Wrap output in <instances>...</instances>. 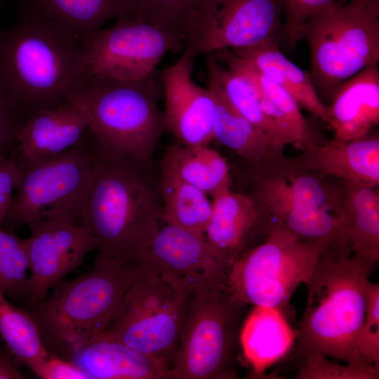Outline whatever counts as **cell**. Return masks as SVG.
<instances>
[{"label": "cell", "instance_id": "28", "mask_svg": "<svg viewBox=\"0 0 379 379\" xmlns=\"http://www.w3.org/2000/svg\"><path fill=\"white\" fill-rule=\"evenodd\" d=\"M160 164L211 197L232 186L226 159L208 145L187 147L175 140L166 147Z\"/></svg>", "mask_w": 379, "mask_h": 379}, {"label": "cell", "instance_id": "15", "mask_svg": "<svg viewBox=\"0 0 379 379\" xmlns=\"http://www.w3.org/2000/svg\"><path fill=\"white\" fill-rule=\"evenodd\" d=\"M25 239L29 262L30 307L41 302L57 284L77 270L100 243L83 226L60 219L34 221Z\"/></svg>", "mask_w": 379, "mask_h": 379}, {"label": "cell", "instance_id": "5", "mask_svg": "<svg viewBox=\"0 0 379 379\" xmlns=\"http://www.w3.org/2000/svg\"><path fill=\"white\" fill-rule=\"evenodd\" d=\"M154 73L130 81L86 75L73 95L86 109L93 144L113 156L152 161L165 131Z\"/></svg>", "mask_w": 379, "mask_h": 379}, {"label": "cell", "instance_id": "1", "mask_svg": "<svg viewBox=\"0 0 379 379\" xmlns=\"http://www.w3.org/2000/svg\"><path fill=\"white\" fill-rule=\"evenodd\" d=\"M16 18L13 26L0 29V91L26 121L75 93L86 76V52L73 32L53 20Z\"/></svg>", "mask_w": 379, "mask_h": 379}, {"label": "cell", "instance_id": "26", "mask_svg": "<svg viewBox=\"0 0 379 379\" xmlns=\"http://www.w3.org/2000/svg\"><path fill=\"white\" fill-rule=\"evenodd\" d=\"M295 331L279 310L255 306L244 321L239 343L257 375L282 359L293 347Z\"/></svg>", "mask_w": 379, "mask_h": 379}, {"label": "cell", "instance_id": "34", "mask_svg": "<svg viewBox=\"0 0 379 379\" xmlns=\"http://www.w3.org/2000/svg\"><path fill=\"white\" fill-rule=\"evenodd\" d=\"M315 353L307 357L299 368L298 379H378L379 366L368 365H342Z\"/></svg>", "mask_w": 379, "mask_h": 379}, {"label": "cell", "instance_id": "39", "mask_svg": "<svg viewBox=\"0 0 379 379\" xmlns=\"http://www.w3.org/2000/svg\"><path fill=\"white\" fill-rule=\"evenodd\" d=\"M43 379H91L77 364L69 359L49 355L39 375Z\"/></svg>", "mask_w": 379, "mask_h": 379}, {"label": "cell", "instance_id": "37", "mask_svg": "<svg viewBox=\"0 0 379 379\" xmlns=\"http://www.w3.org/2000/svg\"><path fill=\"white\" fill-rule=\"evenodd\" d=\"M25 122L20 111L0 91V155L14 149Z\"/></svg>", "mask_w": 379, "mask_h": 379}, {"label": "cell", "instance_id": "16", "mask_svg": "<svg viewBox=\"0 0 379 379\" xmlns=\"http://www.w3.org/2000/svg\"><path fill=\"white\" fill-rule=\"evenodd\" d=\"M192 66L182 54L161 74L165 131L187 147L208 145L213 140L214 100L208 88L193 81Z\"/></svg>", "mask_w": 379, "mask_h": 379}, {"label": "cell", "instance_id": "4", "mask_svg": "<svg viewBox=\"0 0 379 379\" xmlns=\"http://www.w3.org/2000/svg\"><path fill=\"white\" fill-rule=\"evenodd\" d=\"M140 273L135 264L98 255L88 272L57 284L29 312L47 351L67 357L89 338L105 331Z\"/></svg>", "mask_w": 379, "mask_h": 379}, {"label": "cell", "instance_id": "36", "mask_svg": "<svg viewBox=\"0 0 379 379\" xmlns=\"http://www.w3.org/2000/svg\"><path fill=\"white\" fill-rule=\"evenodd\" d=\"M337 0H281L284 15V30L292 46L303 39V29L315 13Z\"/></svg>", "mask_w": 379, "mask_h": 379}, {"label": "cell", "instance_id": "25", "mask_svg": "<svg viewBox=\"0 0 379 379\" xmlns=\"http://www.w3.org/2000/svg\"><path fill=\"white\" fill-rule=\"evenodd\" d=\"M16 13L48 18L79 40L110 19L135 18L131 0H22Z\"/></svg>", "mask_w": 379, "mask_h": 379}, {"label": "cell", "instance_id": "18", "mask_svg": "<svg viewBox=\"0 0 379 379\" xmlns=\"http://www.w3.org/2000/svg\"><path fill=\"white\" fill-rule=\"evenodd\" d=\"M378 64L369 65L338 85L326 107L324 122L333 139L350 141L364 138L379 124Z\"/></svg>", "mask_w": 379, "mask_h": 379}, {"label": "cell", "instance_id": "9", "mask_svg": "<svg viewBox=\"0 0 379 379\" xmlns=\"http://www.w3.org/2000/svg\"><path fill=\"white\" fill-rule=\"evenodd\" d=\"M310 74L317 94L331 96L342 82L379 62V13L351 3H333L313 14L303 29Z\"/></svg>", "mask_w": 379, "mask_h": 379}, {"label": "cell", "instance_id": "27", "mask_svg": "<svg viewBox=\"0 0 379 379\" xmlns=\"http://www.w3.org/2000/svg\"><path fill=\"white\" fill-rule=\"evenodd\" d=\"M229 49L237 58L285 89L300 107L324 120L326 106L317 94L310 72L289 60L279 50L277 41Z\"/></svg>", "mask_w": 379, "mask_h": 379}, {"label": "cell", "instance_id": "3", "mask_svg": "<svg viewBox=\"0 0 379 379\" xmlns=\"http://www.w3.org/2000/svg\"><path fill=\"white\" fill-rule=\"evenodd\" d=\"M375 265L340 251L321 253L305 284L306 307L295 329L301 362L319 353L347 364L367 365L359 355L357 339L365 316L366 287Z\"/></svg>", "mask_w": 379, "mask_h": 379}, {"label": "cell", "instance_id": "6", "mask_svg": "<svg viewBox=\"0 0 379 379\" xmlns=\"http://www.w3.org/2000/svg\"><path fill=\"white\" fill-rule=\"evenodd\" d=\"M90 131L84 140L55 157L19 163L12 204L1 227L8 231L39 220L81 225L93 180Z\"/></svg>", "mask_w": 379, "mask_h": 379}, {"label": "cell", "instance_id": "29", "mask_svg": "<svg viewBox=\"0 0 379 379\" xmlns=\"http://www.w3.org/2000/svg\"><path fill=\"white\" fill-rule=\"evenodd\" d=\"M162 222L205 237L211 211L208 195L160 164Z\"/></svg>", "mask_w": 379, "mask_h": 379}, {"label": "cell", "instance_id": "19", "mask_svg": "<svg viewBox=\"0 0 379 379\" xmlns=\"http://www.w3.org/2000/svg\"><path fill=\"white\" fill-rule=\"evenodd\" d=\"M91 379L170 378V366L131 349L105 331L76 347L67 357Z\"/></svg>", "mask_w": 379, "mask_h": 379}, {"label": "cell", "instance_id": "17", "mask_svg": "<svg viewBox=\"0 0 379 379\" xmlns=\"http://www.w3.org/2000/svg\"><path fill=\"white\" fill-rule=\"evenodd\" d=\"M88 132V114L72 95L62 104L29 117L11 153L19 163L44 160L79 145Z\"/></svg>", "mask_w": 379, "mask_h": 379}, {"label": "cell", "instance_id": "20", "mask_svg": "<svg viewBox=\"0 0 379 379\" xmlns=\"http://www.w3.org/2000/svg\"><path fill=\"white\" fill-rule=\"evenodd\" d=\"M293 159L302 168L364 185H379V138L368 135L350 141L333 139L326 145L311 144Z\"/></svg>", "mask_w": 379, "mask_h": 379}, {"label": "cell", "instance_id": "41", "mask_svg": "<svg viewBox=\"0 0 379 379\" xmlns=\"http://www.w3.org/2000/svg\"><path fill=\"white\" fill-rule=\"evenodd\" d=\"M335 3H351L370 11L379 13V0H337Z\"/></svg>", "mask_w": 379, "mask_h": 379}, {"label": "cell", "instance_id": "7", "mask_svg": "<svg viewBox=\"0 0 379 379\" xmlns=\"http://www.w3.org/2000/svg\"><path fill=\"white\" fill-rule=\"evenodd\" d=\"M247 305L225 288L192 291L170 378H236L239 333Z\"/></svg>", "mask_w": 379, "mask_h": 379}, {"label": "cell", "instance_id": "13", "mask_svg": "<svg viewBox=\"0 0 379 379\" xmlns=\"http://www.w3.org/2000/svg\"><path fill=\"white\" fill-rule=\"evenodd\" d=\"M80 41L86 52V75L130 81L154 73L166 53L181 48L185 34L123 18Z\"/></svg>", "mask_w": 379, "mask_h": 379}, {"label": "cell", "instance_id": "30", "mask_svg": "<svg viewBox=\"0 0 379 379\" xmlns=\"http://www.w3.org/2000/svg\"><path fill=\"white\" fill-rule=\"evenodd\" d=\"M0 335L15 359L39 378L48 352L29 312L9 303L1 290Z\"/></svg>", "mask_w": 379, "mask_h": 379}, {"label": "cell", "instance_id": "14", "mask_svg": "<svg viewBox=\"0 0 379 379\" xmlns=\"http://www.w3.org/2000/svg\"><path fill=\"white\" fill-rule=\"evenodd\" d=\"M164 224L135 263L140 270L173 279L190 291L224 288L230 260L206 237Z\"/></svg>", "mask_w": 379, "mask_h": 379}, {"label": "cell", "instance_id": "33", "mask_svg": "<svg viewBox=\"0 0 379 379\" xmlns=\"http://www.w3.org/2000/svg\"><path fill=\"white\" fill-rule=\"evenodd\" d=\"M199 0H131L135 19L185 34Z\"/></svg>", "mask_w": 379, "mask_h": 379}, {"label": "cell", "instance_id": "11", "mask_svg": "<svg viewBox=\"0 0 379 379\" xmlns=\"http://www.w3.org/2000/svg\"><path fill=\"white\" fill-rule=\"evenodd\" d=\"M281 0H199L186 29L183 53L193 65L201 55L277 41Z\"/></svg>", "mask_w": 379, "mask_h": 379}, {"label": "cell", "instance_id": "24", "mask_svg": "<svg viewBox=\"0 0 379 379\" xmlns=\"http://www.w3.org/2000/svg\"><path fill=\"white\" fill-rule=\"evenodd\" d=\"M213 53L227 69L250 84L262 111L288 135L293 145L302 149L314 143L310 125L290 93L237 58L229 48Z\"/></svg>", "mask_w": 379, "mask_h": 379}, {"label": "cell", "instance_id": "2", "mask_svg": "<svg viewBox=\"0 0 379 379\" xmlns=\"http://www.w3.org/2000/svg\"><path fill=\"white\" fill-rule=\"evenodd\" d=\"M93 180L81 226L100 257L135 264L162 222L160 178L152 161L113 156L91 142Z\"/></svg>", "mask_w": 379, "mask_h": 379}, {"label": "cell", "instance_id": "12", "mask_svg": "<svg viewBox=\"0 0 379 379\" xmlns=\"http://www.w3.org/2000/svg\"><path fill=\"white\" fill-rule=\"evenodd\" d=\"M249 169L250 190L260 231L274 227L293 232L319 208L331 211V184L326 176L300 167L284 155Z\"/></svg>", "mask_w": 379, "mask_h": 379}, {"label": "cell", "instance_id": "35", "mask_svg": "<svg viewBox=\"0 0 379 379\" xmlns=\"http://www.w3.org/2000/svg\"><path fill=\"white\" fill-rule=\"evenodd\" d=\"M365 298V316L359 332L357 351L366 364L379 366L378 283H367Z\"/></svg>", "mask_w": 379, "mask_h": 379}, {"label": "cell", "instance_id": "8", "mask_svg": "<svg viewBox=\"0 0 379 379\" xmlns=\"http://www.w3.org/2000/svg\"><path fill=\"white\" fill-rule=\"evenodd\" d=\"M324 251L283 228L272 227L263 242L231 263L225 288L244 304L278 309L290 320L294 315L290 299L309 281Z\"/></svg>", "mask_w": 379, "mask_h": 379}, {"label": "cell", "instance_id": "38", "mask_svg": "<svg viewBox=\"0 0 379 379\" xmlns=\"http://www.w3.org/2000/svg\"><path fill=\"white\" fill-rule=\"evenodd\" d=\"M19 168L12 154L0 155V225L12 204Z\"/></svg>", "mask_w": 379, "mask_h": 379}, {"label": "cell", "instance_id": "22", "mask_svg": "<svg viewBox=\"0 0 379 379\" xmlns=\"http://www.w3.org/2000/svg\"><path fill=\"white\" fill-rule=\"evenodd\" d=\"M208 71L207 85L215 103L213 140L235 152L248 166L270 163L283 155L258 127L231 103L213 74Z\"/></svg>", "mask_w": 379, "mask_h": 379}, {"label": "cell", "instance_id": "32", "mask_svg": "<svg viewBox=\"0 0 379 379\" xmlns=\"http://www.w3.org/2000/svg\"><path fill=\"white\" fill-rule=\"evenodd\" d=\"M29 262L25 239L0 225V290L13 299L29 296Z\"/></svg>", "mask_w": 379, "mask_h": 379}, {"label": "cell", "instance_id": "42", "mask_svg": "<svg viewBox=\"0 0 379 379\" xmlns=\"http://www.w3.org/2000/svg\"><path fill=\"white\" fill-rule=\"evenodd\" d=\"M9 0H0V8L3 6L4 4L8 1Z\"/></svg>", "mask_w": 379, "mask_h": 379}, {"label": "cell", "instance_id": "23", "mask_svg": "<svg viewBox=\"0 0 379 379\" xmlns=\"http://www.w3.org/2000/svg\"><path fill=\"white\" fill-rule=\"evenodd\" d=\"M212 211L205 237L231 263L249 248L251 239L261 234L254 201L231 187L212 197Z\"/></svg>", "mask_w": 379, "mask_h": 379}, {"label": "cell", "instance_id": "10", "mask_svg": "<svg viewBox=\"0 0 379 379\" xmlns=\"http://www.w3.org/2000/svg\"><path fill=\"white\" fill-rule=\"evenodd\" d=\"M191 292L173 279L140 271L103 331L171 367Z\"/></svg>", "mask_w": 379, "mask_h": 379}, {"label": "cell", "instance_id": "40", "mask_svg": "<svg viewBox=\"0 0 379 379\" xmlns=\"http://www.w3.org/2000/svg\"><path fill=\"white\" fill-rule=\"evenodd\" d=\"M20 366L8 347L0 345V379L24 378Z\"/></svg>", "mask_w": 379, "mask_h": 379}, {"label": "cell", "instance_id": "31", "mask_svg": "<svg viewBox=\"0 0 379 379\" xmlns=\"http://www.w3.org/2000/svg\"><path fill=\"white\" fill-rule=\"evenodd\" d=\"M204 55L207 70L213 74L234 107L262 131L277 147L284 148L286 145H293L288 135L262 111L250 84L226 67L220 65L213 52Z\"/></svg>", "mask_w": 379, "mask_h": 379}, {"label": "cell", "instance_id": "21", "mask_svg": "<svg viewBox=\"0 0 379 379\" xmlns=\"http://www.w3.org/2000/svg\"><path fill=\"white\" fill-rule=\"evenodd\" d=\"M331 211L347 236L351 252L375 263L379 259L378 187L342 180L331 185Z\"/></svg>", "mask_w": 379, "mask_h": 379}]
</instances>
